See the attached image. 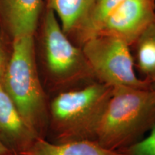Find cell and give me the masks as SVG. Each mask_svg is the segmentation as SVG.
Returning <instances> with one entry per match:
<instances>
[{
    "label": "cell",
    "instance_id": "1",
    "mask_svg": "<svg viewBox=\"0 0 155 155\" xmlns=\"http://www.w3.org/2000/svg\"><path fill=\"white\" fill-rule=\"evenodd\" d=\"M34 41L38 73L49 98L98 81L82 48L70 40L54 12L48 7Z\"/></svg>",
    "mask_w": 155,
    "mask_h": 155
},
{
    "label": "cell",
    "instance_id": "2",
    "mask_svg": "<svg viewBox=\"0 0 155 155\" xmlns=\"http://www.w3.org/2000/svg\"><path fill=\"white\" fill-rule=\"evenodd\" d=\"M113 87L96 81L50 97L46 139L55 144L95 141Z\"/></svg>",
    "mask_w": 155,
    "mask_h": 155
},
{
    "label": "cell",
    "instance_id": "3",
    "mask_svg": "<svg viewBox=\"0 0 155 155\" xmlns=\"http://www.w3.org/2000/svg\"><path fill=\"white\" fill-rule=\"evenodd\" d=\"M1 84L31 130L39 139H46L50 98L37 68L34 36L12 40L10 58Z\"/></svg>",
    "mask_w": 155,
    "mask_h": 155
},
{
    "label": "cell",
    "instance_id": "4",
    "mask_svg": "<svg viewBox=\"0 0 155 155\" xmlns=\"http://www.w3.org/2000/svg\"><path fill=\"white\" fill-rule=\"evenodd\" d=\"M155 126V93L151 88H113L95 141L122 152Z\"/></svg>",
    "mask_w": 155,
    "mask_h": 155
},
{
    "label": "cell",
    "instance_id": "5",
    "mask_svg": "<svg viewBox=\"0 0 155 155\" xmlns=\"http://www.w3.org/2000/svg\"><path fill=\"white\" fill-rule=\"evenodd\" d=\"M97 80L113 88H151L135 71L130 46L121 39L96 36L81 45Z\"/></svg>",
    "mask_w": 155,
    "mask_h": 155
},
{
    "label": "cell",
    "instance_id": "6",
    "mask_svg": "<svg viewBox=\"0 0 155 155\" xmlns=\"http://www.w3.org/2000/svg\"><path fill=\"white\" fill-rule=\"evenodd\" d=\"M154 19L155 0H124L104 19L94 37H114L130 46Z\"/></svg>",
    "mask_w": 155,
    "mask_h": 155
},
{
    "label": "cell",
    "instance_id": "7",
    "mask_svg": "<svg viewBox=\"0 0 155 155\" xmlns=\"http://www.w3.org/2000/svg\"><path fill=\"white\" fill-rule=\"evenodd\" d=\"M38 139L0 83V142L12 154H20Z\"/></svg>",
    "mask_w": 155,
    "mask_h": 155
},
{
    "label": "cell",
    "instance_id": "8",
    "mask_svg": "<svg viewBox=\"0 0 155 155\" xmlns=\"http://www.w3.org/2000/svg\"><path fill=\"white\" fill-rule=\"evenodd\" d=\"M3 20L12 40L34 36L43 7V0H1Z\"/></svg>",
    "mask_w": 155,
    "mask_h": 155
},
{
    "label": "cell",
    "instance_id": "9",
    "mask_svg": "<svg viewBox=\"0 0 155 155\" xmlns=\"http://www.w3.org/2000/svg\"><path fill=\"white\" fill-rule=\"evenodd\" d=\"M19 155H127L105 148L96 141L79 140L55 144L46 139H37L28 150Z\"/></svg>",
    "mask_w": 155,
    "mask_h": 155
},
{
    "label": "cell",
    "instance_id": "10",
    "mask_svg": "<svg viewBox=\"0 0 155 155\" xmlns=\"http://www.w3.org/2000/svg\"><path fill=\"white\" fill-rule=\"evenodd\" d=\"M135 71L139 77L152 83L155 81V19L130 45Z\"/></svg>",
    "mask_w": 155,
    "mask_h": 155
},
{
    "label": "cell",
    "instance_id": "11",
    "mask_svg": "<svg viewBox=\"0 0 155 155\" xmlns=\"http://www.w3.org/2000/svg\"><path fill=\"white\" fill-rule=\"evenodd\" d=\"M94 0H47V7L53 10L62 30L71 38L88 15Z\"/></svg>",
    "mask_w": 155,
    "mask_h": 155
},
{
    "label": "cell",
    "instance_id": "12",
    "mask_svg": "<svg viewBox=\"0 0 155 155\" xmlns=\"http://www.w3.org/2000/svg\"><path fill=\"white\" fill-rule=\"evenodd\" d=\"M124 0H94L88 15L70 40L81 47L93 38L101 24Z\"/></svg>",
    "mask_w": 155,
    "mask_h": 155
},
{
    "label": "cell",
    "instance_id": "13",
    "mask_svg": "<svg viewBox=\"0 0 155 155\" xmlns=\"http://www.w3.org/2000/svg\"><path fill=\"white\" fill-rule=\"evenodd\" d=\"M122 152L127 155H155V126L147 137Z\"/></svg>",
    "mask_w": 155,
    "mask_h": 155
},
{
    "label": "cell",
    "instance_id": "14",
    "mask_svg": "<svg viewBox=\"0 0 155 155\" xmlns=\"http://www.w3.org/2000/svg\"><path fill=\"white\" fill-rule=\"evenodd\" d=\"M11 49L7 48L3 37L0 34V83L5 74L11 55Z\"/></svg>",
    "mask_w": 155,
    "mask_h": 155
},
{
    "label": "cell",
    "instance_id": "15",
    "mask_svg": "<svg viewBox=\"0 0 155 155\" xmlns=\"http://www.w3.org/2000/svg\"><path fill=\"white\" fill-rule=\"evenodd\" d=\"M9 154H10V152H9L8 150L0 142V155H7Z\"/></svg>",
    "mask_w": 155,
    "mask_h": 155
},
{
    "label": "cell",
    "instance_id": "16",
    "mask_svg": "<svg viewBox=\"0 0 155 155\" xmlns=\"http://www.w3.org/2000/svg\"><path fill=\"white\" fill-rule=\"evenodd\" d=\"M152 89L154 91L155 93V81H154V82L152 83Z\"/></svg>",
    "mask_w": 155,
    "mask_h": 155
},
{
    "label": "cell",
    "instance_id": "17",
    "mask_svg": "<svg viewBox=\"0 0 155 155\" xmlns=\"http://www.w3.org/2000/svg\"><path fill=\"white\" fill-rule=\"evenodd\" d=\"M7 155H19V154H12V153H10V154H7Z\"/></svg>",
    "mask_w": 155,
    "mask_h": 155
}]
</instances>
